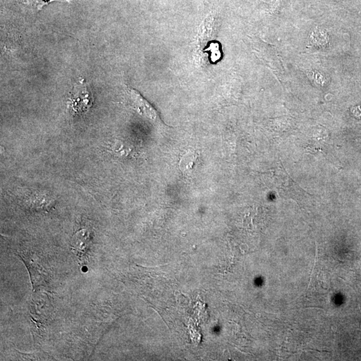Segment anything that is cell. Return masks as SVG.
Returning a JSON list of instances; mask_svg holds the SVG:
<instances>
[{
    "mask_svg": "<svg viewBox=\"0 0 361 361\" xmlns=\"http://www.w3.org/2000/svg\"><path fill=\"white\" fill-rule=\"evenodd\" d=\"M93 97L91 91L87 87L85 80H78L74 84L71 98V105L72 111L77 114H82L87 112L92 106Z\"/></svg>",
    "mask_w": 361,
    "mask_h": 361,
    "instance_id": "cell-1",
    "label": "cell"
},
{
    "mask_svg": "<svg viewBox=\"0 0 361 361\" xmlns=\"http://www.w3.org/2000/svg\"><path fill=\"white\" fill-rule=\"evenodd\" d=\"M127 92L130 99L133 102L134 107L138 112L150 120H158L159 119L158 112L154 107L139 93V92L131 88H128Z\"/></svg>",
    "mask_w": 361,
    "mask_h": 361,
    "instance_id": "cell-2",
    "label": "cell"
},
{
    "mask_svg": "<svg viewBox=\"0 0 361 361\" xmlns=\"http://www.w3.org/2000/svg\"><path fill=\"white\" fill-rule=\"evenodd\" d=\"M90 240V233L86 230H81L76 233L73 238L74 249L78 251V255L83 254Z\"/></svg>",
    "mask_w": 361,
    "mask_h": 361,
    "instance_id": "cell-3",
    "label": "cell"
},
{
    "mask_svg": "<svg viewBox=\"0 0 361 361\" xmlns=\"http://www.w3.org/2000/svg\"><path fill=\"white\" fill-rule=\"evenodd\" d=\"M53 1H57V0H41V1L40 0V1H36V6L37 10H42L44 6L48 5L49 3H50V2ZM65 1L69 2V3H71L72 0H65Z\"/></svg>",
    "mask_w": 361,
    "mask_h": 361,
    "instance_id": "cell-4",
    "label": "cell"
}]
</instances>
